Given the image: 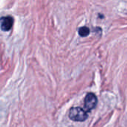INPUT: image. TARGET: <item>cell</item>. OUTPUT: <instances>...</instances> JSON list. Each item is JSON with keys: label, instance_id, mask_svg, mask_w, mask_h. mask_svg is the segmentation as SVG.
Returning a JSON list of instances; mask_svg holds the SVG:
<instances>
[{"label": "cell", "instance_id": "1", "mask_svg": "<svg viewBox=\"0 0 127 127\" xmlns=\"http://www.w3.org/2000/svg\"><path fill=\"white\" fill-rule=\"evenodd\" d=\"M88 117V112L80 107H73L69 111V118L76 122H83L87 120Z\"/></svg>", "mask_w": 127, "mask_h": 127}, {"label": "cell", "instance_id": "2", "mask_svg": "<svg viewBox=\"0 0 127 127\" xmlns=\"http://www.w3.org/2000/svg\"><path fill=\"white\" fill-rule=\"evenodd\" d=\"M97 105V98L96 95L93 93H88L85 98V111H91Z\"/></svg>", "mask_w": 127, "mask_h": 127}, {"label": "cell", "instance_id": "3", "mask_svg": "<svg viewBox=\"0 0 127 127\" xmlns=\"http://www.w3.org/2000/svg\"><path fill=\"white\" fill-rule=\"evenodd\" d=\"M14 25V19L11 16L2 17L0 18V26L3 32L10 31Z\"/></svg>", "mask_w": 127, "mask_h": 127}, {"label": "cell", "instance_id": "4", "mask_svg": "<svg viewBox=\"0 0 127 127\" xmlns=\"http://www.w3.org/2000/svg\"><path fill=\"white\" fill-rule=\"evenodd\" d=\"M79 34L81 37H87L90 34V29L86 26L81 27L79 29Z\"/></svg>", "mask_w": 127, "mask_h": 127}]
</instances>
